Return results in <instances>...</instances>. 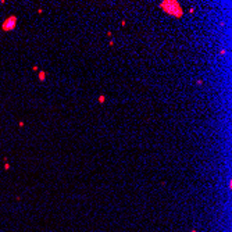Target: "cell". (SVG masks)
Masks as SVG:
<instances>
[{"mask_svg": "<svg viewBox=\"0 0 232 232\" xmlns=\"http://www.w3.org/2000/svg\"><path fill=\"white\" fill-rule=\"evenodd\" d=\"M225 53H227V50H225V49H221V50H220V54H221V56H224Z\"/></svg>", "mask_w": 232, "mask_h": 232, "instance_id": "cell-5", "label": "cell"}, {"mask_svg": "<svg viewBox=\"0 0 232 232\" xmlns=\"http://www.w3.org/2000/svg\"><path fill=\"white\" fill-rule=\"evenodd\" d=\"M97 100H99V103H100V104H103V103L106 102V96H104V95H100Z\"/></svg>", "mask_w": 232, "mask_h": 232, "instance_id": "cell-4", "label": "cell"}, {"mask_svg": "<svg viewBox=\"0 0 232 232\" xmlns=\"http://www.w3.org/2000/svg\"><path fill=\"white\" fill-rule=\"evenodd\" d=\"M121 25H122V27H125V25H127V21H125V20H122V21H121Z\"/></svg>", "mask_w": 232, "mask_h": 232, "instance_id": "cell-6", "label": "cell"}, {"mask_svg": "<svg viewBox=\"0 0 232 232\" xmlns=\"http://www.w3.org/2000/svg\"><path fill=\"white\" fill-rule=\"evenodd\" d=\"M15 24H17V17H10L7 20V21L3 24V29L4 31H10V29H14V27H15Z\"/></svg>", "mask_w": 232, "mask_h": 232, "instance_id": "cell-2", "label": "cell"}, {"mask_svg": "<svg viewBox=\"0 0 232 232\" xmlns=\"http://www.w3.org/2000/svg\"><path fill=\"white\" fill-rule=\"evenodd\" d=\"M46 77H47V72H46V71H39V75H38L39 81H45Z\"/></svg>", "mask_w": 232, "mask_h": 232, "instance_id": "cell-3", "label": "cell"}, {"mask_svg": "<svg viewBox=\"0 0 232 232\" xmlns=\"http://www.w3.org/2000/svg\"><path fill=\"white\" fill-rule=\"evenodd\" d=\"M160 8L161 10H164L167 14L172 15V17H175V18H182L183 15V10L182 7H181V4L178 3V1H175V0H168V1H161L160 3Z\"/></svg>", "mask_w": 232, "mask_h": 232, "instance_id": "cell-1", "label": "cell"}]
</instances>
